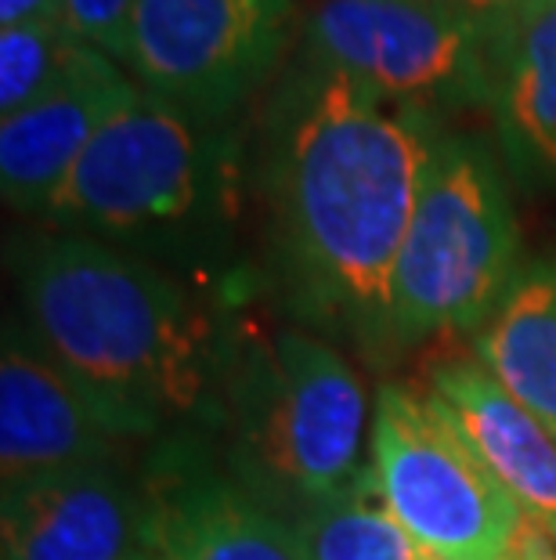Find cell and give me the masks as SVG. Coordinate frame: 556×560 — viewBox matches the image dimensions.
Wrapping results in <instances>:
<instances>
[{
    "label": "cell",
    "mask_w": 556,
    "mask_h": 560,
    "mask_svg": "<svg viewBox=\"0 0 556 560\" xmlns=\"http://www.w3.org/2000/svg\"><path fill=\"white\" fill-rule=\"evenodd\" d=\"M430 384L520 514L556 532V438L481 362L437 365Z\"/></svg>",
    "instance_id": "5bb4252c"
},
{
    "label": "cell",
    "mask_w": 556,
    "mask_h": 560,
    "mask_svg": "<svg viewBox=\"0 0 556 560\" xmlns=\"http://www.w3.org/2000/svg\"><path fill=\"white\" fill-rule=\"evenodd\" d=\"M293 0H134V83L188 120H224L260 91L289 47Z\"/></svg>",
    "instance_id": "52a82bcc"
},
{
    "label": "cell",
    "mask_w": 556,
    "mask_h": 560,
    "mask_svg": "<svg viewBox=\"0 0 556 560\" xmlns=\"http://www.w3.org/2000/svg\"><path fill=\"white\" fill-rule=\"evenodd\" d=\"M130 15H134V0H66V26L80 40L98 47L113 62L127 66L130 55Z\"/></svg>",
    "instance_id": "ac0fdd59"
},
{
    "label": "cell",
    "mask_w": 556,
    "mask_h": 560,
    "mask_svg": "<svg viewBox=\"0 0 556 560\" xmlns=\"http://www.w3.org/2000/svg\"><path fill=\"white\" fill-rule=\"evenodd\" d=\"M22 307L40 348L127 441L221 405L228 351L181 282L91 235L40 240L22 260Z\"/></svg>",
    "instance_id": "7a4b0ae2"
},
{
    "label": "cell",
    "mask_w": 556,
    "mask_h": 560,
    "mask_svg": "<svg viewBox=\"0 0 556 560\" xmlns=\"http://www.w3.org/2000/svg\"><path fill=\"white\" fill-rule=\"evenodd\" d=\"M134 91L138 83L120 62L80 44L62 77L0 124V192L8 207L47 213L98 130L134 98Z\"/></svg>",
    "instance_id": "9c48e42d"
},
{
    "label": "cell",
    "mask_w": 556,
    "mask_h": 560,
    "mask_svg": "<svg viewBox=\"0 0 556 560\" xmlns=\"http://www.w3.org/2000/svg\"><path fill=\"white\" fill-rule=\"evenodd\" d=\"M228 478L297 521L372 478L369 398L343 354L297 329L228 351L217 405Z\"/></svg>",
    "instance_id": "3957f363"
},
{
    "label": "cell",
    "mask_w": 556,
    "mask_h": 560,
    "mask_svg": "<svg viewBox=\"0 0 556 560\" xmlns=\"http://www.w3.org/2000/svg\"><path fill=\"white\" fill-rule=\"evenodd\" d=\"M62 11H66V0H0V30L62 19Z\"/></svg>",
    "instance_id": "44dd1931"
},
{
    "label": "cell",
    "mask_w": 556,
    "mask_h": 560,
    "mask_svg": "<svg viewBox=\"0 0 556 560\" xmlns=\"http://www.w3.org/2000/svg\"><path fill=\"white\" fill-rule=\"evenodd\" d=\"M120 438L66 369L26 329L4 332L0 354V474L22 485L113 463Z\"/></svg>",
    "instance_id": "8fae6325"
},
{
    "label": "cell",
    "mask_w": 556,
    "mask_h": 560,
    "mask_svg": "<svg viewBox=\"0 0 556 560\" xmlns=\"http://www.w3.org/2000/svg\"><path fill=\"white\" fill-rule=\"evenodd\" d=\"M138 560H156V557H152V553H145V557H138Z\"/></svg>",
    "instance_id": "7402d4cb"
},
{
    "label": "cell",
    "mask_w": 556,
    "mask_h": 560,
    "mask_svg": "<svg viewBox=\"0 0 556 560\" xmlns=\"http://www.w3.org/2000/svg\"><path fill=\"white\" fill-rule=\"evenodd\" d=\"M499 149L524 188L556 185V0H542L484 40Z\"/></svg>",
    "instance_id": "4fadbf2b"
},
{
    "label": "cell",
    "mask_w": 556,
    "mask_h": 560,
    "mask_svg": "<svg viewBox=\"0 0 556 560\" xmlns=\"http://www.w3.org/2000/svg\"><path fill=\"white\" fill-rule=\"evenodd\" d=\"M437 11H448V15L463 19L466 26L481 33V40H488L492 33H499L502 26H510L517 15H524L542 0H423Z\"/></svg>",
    "instance_id": "d6986e66"
},
{
    "label": "cell",
    "mask_w": 556,
    "mask_h": 560,
    "mask_svg": "<svg viewBox=\"0 0 556 560\" xmlns=\"http://www.w3.org/2000/svg\"><path fill=\"white\" fill-rule=\"evenodd\" d=\"M235 141L134 91L98 130L44 218L69 235L188 246L228 210Z\"/></svg>",
    "instance_id": "277c9868"
},
{
    "label": "cell",
    "mask_w": 556,
    "mask_h": 560,
    "mask_svg": "<svg viewBox=\"0 0 556 560\" xmlns=\"http://www.w3.org/2000/svg\"><path fill=\"white\" fill-rule=\"evenodd\" d=\"M159 474V470H156ZM149 553L156 560H307L293 521L177 452L145 488Z\"/></svg>",
    "instance_id": "7c38bea8"
},
{
    "label": "cell",
    "mask_w": 556,
    "mask_h": 560,
    "mask_svg": "<svg viewBox=\"0 0 556 560\" xmlns=\"http://www.w3.org/2000/svg\"><path fill=\"white\" fill-rule=\"evenodd\" d=\"M4 560H138L149 553L145 488L113 463L4 488Z\"/></svg>",
    "instance_id": "30bf717a"
},
{
    "label": "cell",
    "mask_w": 556,
    "mask_h": 560,
    "mask_svg": "<svg viewBox=\"0 0 556 560\" xmlns=\"http://www.w3.org/2000/svg\"><path fill=\"white\" fill-rule=\"evenodd\" d=\"M441 120L300 55L264 113L260 185L289 296L369 351L394 340V268Z\"/></svg>",
    "instance_id": "6da1fadb"
},
{
    "label": "cell",
    "mask_w": 556,
    "mask_h": 560,
    "mask_svg": "<svg viewBox=\"0 0 556 560\" xmlns=\"http://www.w3.org/2000/svg\"><path fill=\"white\" fill-rule=\"evenodd\" d=\"M506 560H556V532L546 528L539 517L520 514V528Z\"/></svg>",
    "instance_id": "ffe728a7"
},
{
    "label": "cell",
    "mask_w": 556,
    "mask_h": 560,
    "mask_svg": "<svg viewBox=\"0 0 556 560\" xmlns=\"http://www.w3.org/2000/svg\"><path fill=\"white\" fill-rule=\"evenodd\" d=\"M369 456L390 514L437 560H506L520 506L434 395L380 387Z\"/></svg>",
    "instance_id": "8992f818"
},
{
    "label": "cell",
    "mask_w": 556,
    "mask_h": 560,
    "mask_svg": "<svg viewBox=\"0 0 556 560\" xmlns=\"http://www.w3.org/2000/svg\"><path fill=\"white\" fill-rule=\"evenodd\" d=\"M473 348L477 362L556 438V260L520 271Z\"/></svg>",
    "instance_id": "9a60e30c"
},
{
    "label": "cell",
    "mask_w": 556,
    "mask_h": 560,
    "mask_svg": "<svg viewBox=\"0 0 556 560\" xmlns=\"http://www.w3.org/2000/svg\"><path fill=\"white\" fill-rule=\"evenodd\" d=\"M84 44L66 19L26 22L0 30V113L15 116L62 77L76 47Z\"/></svg>",
    "instance_id": "e0dca14e"
},
{
    "label": "cell",
    "mask_w": 556,
    "mask_h": 560,
    "mask_svg": "<svg viewBox=\"0 0 556 560\" xmlns=\"http://www.w3.org/2000/svg\"><path fill=\"white\" fill-rule=\"evenodd\" d=\"M304 58L437 120L488 98L481 33L423 0H318Z\"/></svg>",
    "instance_id": "ba28073f"
},
{
    "label": "cell",
    "mask_w": 556,
    "mask_h": 560,
    "mask_svg": "<svg viewBox=\"0 0 556 560\" xmlns=\"http://www.w3.org/2000/svg\"><path fill=\"white\" fill-rule=\"evenodd\" d=\"M520 232L499 156L441 130L394 268V340L481 329L520 276Z\"/></svg>",
    "instance_id": "5b68a950"
},
{
    "label": "cell",
    "mask_w": 556,
    "mask_h": 560,
    "mask_svg": "<svg viewBox=\"0 0 556 560\" xmlns=\"http://www.w3.org/2000/svg\"><path fill=\"white\" fill-rule=\"evenodd\" d=\"M307 560H437L390 514L376 474L351 495L293 521Z\"/></svg>",
    "instance_id": "2e32d148"
}]
</instances>
